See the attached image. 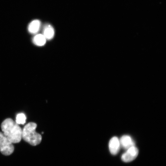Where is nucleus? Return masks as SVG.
<instances>
[{"instance_id":"1","label":"nucleus","mask_w":166,"mask_h":166,"mask_svg":"<svg viewBox=\"0 0 166 166\" xmlns=\"http://www.w3.org/2000/svg\"><path fill=\"white\" fill-rule=\"evenodd\" d=\"M1 128L3 134L12 143L20 142L22 138L21 128L12 119L8 118L2 123Z\"/></svg>"},{"instance_id":"2","label":"nucleus","mask_w":166,"mask_h":166,"mask_svg":"<svg viewBox=\"0 0 166 166\" xmlns=\"http://www.w3.org/2000/svg\"><path fill=\"white\" fill-rule=\"evenodd\" d=\"M37 124L34 122L27 124L22 130V138L26 141L33 146L39 144L42 140L41 135L35 131Z\"/></svg>"},{"instance_id":"3","label":"nucleus","mask_w":166,"mask_h":166,"mask_svg":"<svg viewBox=\"0 0 166 166\" xmlns=\"http://www.w3.org/2000/svg\"><path fill=\"white\" fill-rule=\"evenodd\" d=\"M14 146L11 143L4 135L0 132V151L3 155L8 156L14 152Z\"/></svg>"},{"instance_id":"4","label":"nucleus","mask_w":166,"mask_h":166,"mask_svg":"<svg viewBox=\"0 0 166 166\" xmlns=\"http://www.w3.org/2000/svg\"><path fill=\"white\" fill-rule=\"evenodd\" d=\"M139 150L137 147L134 146L126 150L121 157L122 160L125 162H128L134 160L137 156Z\"/></svg>"},{"instance_id":"5","label":"nucleus","mask_w":166,"mask_h":166,"mask_svg":"<svg viewBox=\"0 0 166 166\" xmlns=\"http://www.w3.org/2000/svg\"><path fill=\"white\" fill-rule=\"evenodd\" d=\"M121 147L120 140L116 136L112 137L109 143V147L110 152L113 155H116L119 152Z\"/></svg>"},{"instance_id":"6","label":"nucleus","mask_w":166,"mask_h":166,"mask_svg":"<svg viewBox=\"0 0 166 166\" xmlns=\"http://www.w3.org/2000/svg\"><path fill=\"white\" fill-rule=\"evenodd\" d=\"M119 140L121 146L124 149L127 150L132 146H135L133 140L129 135H124Z\"/></svg>"},{"instance_id":"7","label":"nucleus","mask_w":166,"mask_h":166,"mask_svg":"<svg viewBox=\"0 0 166 166\" xmlns=\"http://www.w3.org/2000/svg\"><path fill=\"white\" fill-rule=\"evenodd\" d=\"M43 35L46 40H51L54 37L55 31L53 26L49 24H46L43 30Z\"/></svg>"},{"instance_id":"8","label":"nucleus","mask_w":166,"mask_h":166,"mask_svg":"<svg viewBox=\"0 0 166 166\" xmlns=\"http://www.w3.org/2000/svg\"><path fill=\"white\" fill-rule=\"evenodd\" d=\"M41 25V22L39 20H35L32 21L28 26L29 32L32 34H36L39 30Z\"/></svg>"},{"instance_id":"9","label":"nucleus","mask_w":166,"mask_h":166,"mask_svg":"<svg viewBox=\"0 0 166 166\" xmlns=\"http://www.w3.org/2000/svg\"><path fill=\"white\" fill-rule=\"evenodd\" d=\"M46 39L43 34H38L35 35L33 39L34 44L38 46H42L45 44Z\"/></svg>"},{"instance_id":"10","label":"nucleus","mask_w":166,"mask_h":166,"mask_svg":"<svg viewBox=\"0 0 166 166\" xmlns=\"http://www.w3.org/2000/svg\"><path fill=\"white\" fill-rule=\"evenodd\" d=\"M26 117L24 114L20 113L17 114L16 122L18 124H24L26 122Z\"/></svg>"}]
</instances>
